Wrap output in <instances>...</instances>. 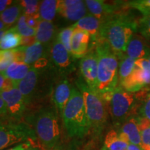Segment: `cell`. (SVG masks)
I'll use <instances>...</instances> for the list:
<instances>
[{"mask_svg": "<svg viewBox=\"0 0 150 150\" xmlns=\"http://www.w3.org/2000/svg\"><path fill=\"white\" fill-rule=\"evenodd\" d=\"M16 61V49L10 50H0V72H4L13 62Z\"/></svg>", "mask_w": 150, "mask_h": 150, "instance_id": "27", "label": "cell"}, {"mask_svg": "<svg viewBox=\"0 0 150 150\" xmlns=\"http://www.w3.org/2000/svg\"><path fill=\"white\" fill-rule=\"evenodd\" d=\"M50 57L52 66L59 74L65 75L74 70V65L72 61L74 58L56 38L52 41L50 46Z\"/></svg>", "mask_w": 150, "mask_h": 150, "instance_id": "8", "label": "cell"}, {"mask_svg": "<svg viewBox=\"0 0 150 150\" xmlns=\"http://www.w3.org/2000/svg\"><path fill=\"white\" fill-rule=\"evenodd\" d=\"M90 40L88 33L75 28L71 41V55L74 59H82L87 54Z\"/></svg>", "mask_w": 150, "mask_h": 150, "instance_id": "17", "label": "cell"}, {"mask_svg": "<svg viewBox=\"0 0 150 150\" xmlns=\"http://www.w3.org/2000/svg\"><path fill=\"white\" fill-rule=\"evenodd\" d=\"M138 31L147 40H150V16H144L138 21Z\"/></svg>", "mask_w": 150, "mask_h": 150, "instance_id": "32", "label": "cell"}, {"mask_svg": "<svg viewBox=\"0 0 150 150\" xmlns=\"http://www.w3.org/2000/svg\"><path fill=\"white\" fill-rule=\"evenodd\" d=\"M127 56L134 60L148 59L150 56V47L141 35L134 33L127 47Z\"/></svg>", "mask_w": 150, "mask_h": 150, "instance_id": "16", "label": "cell"}, {"mask_svg": "<svg viewBox=\"0 0 150 150\" xmlns=\"http://www.w3.org/2000/svg\"><path fill=\"white\" fill-rule=\"evenodd\" d=\"M35 42V37H22V46H30Z\"/></svg>", "mask_w": 150, "mask_h": 150, "instance_id": "41", "label": "cell"}, {"mask_svg": "<svg viewBox=\"0 0 150 150\" xmlns=\"http://www.w3.org/2000/svg\"><path fill=\"white\" fill-rule=\"evenodd\" d=\"M55 32V27L52 22L40 20L36 28L35 41L41 43L43 45H47L53 40Z\"/></svg>", "mask_w": 150, "mask_h": 150, "instance_id": "20", "label": "cell"}, {"mask_svg": "<svg viewBox=\"0 0 150 150\" xmlns=\"http://www.w3.org/2000/svg\"><path fill=\"white\" fill-rule=\"evenodd\" d=\"M135 96L133 93L125 91L118 86L113 91L110 102L107 104L112 121L115 125H123L131 117L135 110Z\"/></svg>", "mask_w": 150, "mask_h": 150, "instance_id": "7", "label": "cell"}, {"mask_svg": "<svg viewBox=\"0 0 150 150\" xmlns=\"http://www.w3.org/2000/svg\"><path fill=\"white\" fill-rule=\"evenodd\" d=\"M129 143L120 138L115 130H110L105 136L102 150H127Z\"/></svg>", "mask_w": 150, "mask_h": 150, "instance_id": "24", "label": "cell"}, {"mask_svg": "<svg viewBox=\"0 0 150 150\" xmlns=\"http://www.w3.org/2000/svg\"><path fill=\"white\" fill-rule=\"evenodd\" d=\"M40 20V16H27V23L30 27L36 29L38 24L39 23V21Z\"/></svg>", "mask_w": 150, "mask_h": 150, "instance_id": "39", "label": "cell"}, {"mask_svg": "<svg viewBox=\"0 0 150 150\" xmlns=\"http://www.w3.org/2000/svg\"><path fill=\"white\" fill-rule=\"evenodd\" d=\"M120 131L127 135L129 143L138 146L141 145V134L136 117H131L129 118L122 125Z\"/></svg>", "mask_w": 150, "mask_h": 150, "instance_id": "21", "label": "cell"}, {"mask_svg": "<svg viewBox=\"0 0 150 150\" xmlns=\"http://www.w3.org/2000/svg\"><path fill=\"white\" fill-rule=\"evenodd\" d=\"M61 117L67 134L70 138H81L91 131L83 95L76 86H72L71 96Z\"/></svg>", "mask_w": 150, "mask_h": 150, "instance_id": "3", "label": "cell"}, {"mask_svg": "<svg viewBox=\"0 0 150 150\" xmlns=\"http://www.w3.org/2000/svg\"><path fill=\"white\" fill-rule=\"evenodd\" d=\"M72 89V86H71L69 81L65 77L60 80L54 87L52 100L58 113L61 117L67 102L70 99Z\"/></svg>", "mask_w": 150, "mask_h": 150, "instance_id": "14", "label": "cell"}, {"mask_svg": "<svg viewBox=\"0 0 150 150\" xmlns=\"http://www.w3.org/2000/svg\"><path fill=\"white\" fill-rule=\"evenodd\" d=\"M148 61H149V63H150V56H149V58H148Z\"/></svg>", "mask_w": 150, "mask_h": 150, "instance_id": "46", "label": "cell"}, {"mask_svg": "<svg viewBox=\"0 0 150 150\" xmlns=\"http://www.w3.org/2000/svg\"><path fill=\"white\" fill-rule=\"evenodd\" d=\"M13 87V82L5 77L2 73L0 72V92L7 91Z\"/></svg>", "mask_w": 150, "mask_h": 150, "instance_id": "34", "label": "cell"}, {"mask_svg": "<svg viewBox=\"0 0 150 150\" xmlns=\"http://www.w3.org/2000/svg\"><path fill=\"white\" fill-rule=\"evenodd\" d=\"M94 43L98 57L97 93L102 96L112 93L118 86L119 59L106 42L98 40Z\"/></svg>", "mask_w": 150, "mask_h": 150, "instance_id": "2", "label": "cell"}, {"mask_svg": "<svg viewBox=\"0 0 150 150\" xmlns=\"http://www.w3.org/2000/svg\"><path fill=\"white\" fill-rule=\"evenodd\" d=\"M29 150H41L40 148L39 147H31V149H29Z\"/></svg>", "mask_w": 150, "mask_h": 150, "instance_id": "45", "label": "cell"}, {"mask_svg": "<svg viewBox=\"0 0 150 150\" xmlns=\"http://www.w3.org/2000/svg\"><path fill=\"white\" fill-rule=\"evenodd\" d=\"M22 9L23 14L27 16H39V7L40 1L36 0H22L20 1Z\"/></svg>", "mask_w": 150, "mask_h": 150, "instance_id": "30", "label": "cell"}, {"mask_svg": "<svg viewBox=\"0 0 150 150\" xmlns=\"http://www.w3.org/2000/svg\"><path fill=\"white\" fill-rule=\"evenodd\" d=\"M75 28L74 26L65 27L64 29H61L58 33L56 38L60 41L63 46L66 48V50L71 54V41L73 33H74Z\"/></svg>", "mask_w": 150, "mask_h": 150, "instance_id": "29", "label": "cell"}, {"mask_svg": "<svg viewBox=\"0 0 150 150\" xmlns=\"http://www.w3.org/2000/svg\"><path fill=\"white\" fill-rule=\"evenodd\" d=\"M140 115L150 120V94L140 110Z\"/></svg>", "mask_w": 150, "mask_h": 150, "instance_id": "35", "label": "cell"}, {"mask_svg": "<svg viewBox=\"0 0 150 150\" xmlns=\"http://www.w3.org/2000/svg\"><path fill=\"white\" fill-rule=\"evenodd\" d=\"M141 134V145L142 150H150V127L140 132Z\"/></svg>", "mask_w": 150, "mask_h": 150, "instance_id": "33", "label": "cell"}, {"mask_svg": "<svg viewBox=\"0 0 150 150\" xmlns=\"http://www.w3.org/2000/svg\"><path fill=\"white\" fill-rule=\"evenodd\" d=\"M7 30H8V29H6V30H1V31H0V41L1 40V39H2L3 36H4V35L5 33L6 32Z\"/></svg>", "mask_w": 150, "mask_h": 150, "instance_id": "44", "label": "cell"}, {"mask_svg": "<svg viewBox=\"0 0 150 150\" xmlns=\"http://www.w3.org/2000/svg\"><path fill=\"white\" fill-rule=\"evenodd\" d=\"M120 60V62L119 70H118V79H119V83H121L134 71L136 67V64H135L136 60L131 59L127 55H124Z\"/></svg>", "mask_w": 150, "mask_h": 150, "instance_id": "26", "label": "cell"}, {"mask_svg": "<svg viewBox=\"0 0 150 150\" xmlns=\"http://www.w3.org/2000/svg\"><path fill=\"white\" fill-rule=\"evenodd\" d=\"M85 4L91 15L99 19L101 22L115 13L122 11V9L128 8L127 1H121L110 4L102 0H86Z\"/></svg>", "mask_w": 150, "mask_h": 150, "instance_id": "11", "label": "cell"}, {"mask_svg": "<svg viewBox=\"0 0 150 150\" xmlns=\"http://www.w3.org/2000/svg\"><path fill=\"white\" fill-rule=\"evenodd\" d=\"M17 61L24 62L29 65H32L37 61L45 56V49L42 44L35 42L30 46H20L16 48Z\"/></svg>", "mask_w": 150, "mask_h": 150, "instance_id": "15", "label": "cell"}, {"mask_svg": "<svg viewBox=\"0 0 150 150\" xmlns=\"http://www.w3.org/2000/svg\"><path fill=\"white\" fill-rule=\"evenodd\" d=\"M22 37L20 35L16 27L8 29L0 41V50H14L22 46Z\"/></svg>", "mask_w": 150, "mask_h": 150, "instance_id": "23", "label": "cell"}, {"mask_svg": "<svg viewBox=\"0 0 150 150\" xmlns=\"http://www.w3.org/2000/svg\"><path fill=\"white\" fill-rule=\"evenodd\" d=\"M79 71L81 79L92 91L97 93L98 57L96 50L91 49L87 54L81 59Z\"/></svg>", "mask_w": 150, "mask_h": 150, "instance_id": "9", "label": "cell"}, {"mask_svg": "<svg viewBox=\"0 0 150 150\" xmlns=\"http://www.w3.org/2000/svg\"><path fill=\"white\" fill-rule=\"evenodd\" d=\"M37 140L35 131L27 123L9 118L0 120V150L27 141Z\"/></svg>", "mask_w": 150, "mask_h": 150, "instance_id": "6", "label": "cell"}, {"mask_svg": "<svg viewBox=\"0 0 150 150\" xmlns=\"http://www.w3.org/2000/svg\"><path fill=\"white\" fill-rule=\"evenodd\" d=\"M33 147H38L35 144V142L27 141L24 142H22V143L18 144V145L14 146V147L9 148V149L6 150H29Z\"/></svg>", "mask_w": 150, "mask_h": 150, "instance_id": "36", "label": "cell"}, {"mask_svg": "<svg viewBox=\"0 0 150 150\" xmlns=\"http://www.w3.org/2000/svg\"><path fill=\"white\" fill-rule=\"evenodd\" d=\"M17 1L8 7L4 12L0 14V20L4 22L7 28L11 27L16 22H18V20L23 14V9L20 1Z\"/></svg>", "mask_w": 150, "mask_h": 150, "instance_id": "22", "label": "cell"}, {"mask_svg": "<svg viewBox=\"0 0 150 150\" xmlns=\"http://www.w3.org/2000/svg\"><path fill=\"white\" fill-rule=\"evenodd\" d=\"M27 16L22 14L17 22L16 29L22 37H35L36 29L30 27L27 23Z\"/></svg>", "mask_w": 150, "mask_h": 150, "instance_id": "28", "label": "cell"}, {"mask_svg": "<svg viewBox=\"0 0 150 150\" xmlns=\"http://www.w3.org/2000/svg\"><path fill=\"white\" fill-rule=\"evenodd\" d=\"M15 2L11 0H0V14Z\"/></svg>", "mask_w": 150, "mask_h": 150, "instance_id": "40", "label": "cell"}, {"mask_svg": "<svg viewBox=\"0 0 150 150\" xmlns=\"http://www.w3.org/2000/svg\"><path fill=\"white\" fill-rule=\"evenodd\" d=\"M50 150H56V149H50Z\"/></svg>", "mask_w": 150, "mask_h": 150, "instance_id": "47", "label": "cell"}, {"mask_svg": "<svg viewBox=\"0 0 150 150\" xmlns=\"http://www.w3.org/2000/svg\"><path fill=\"white\" fill-rule=\"evenodd\" d=\"M59 1L57 0H44L40 1L39 7V16L40 20L52 22L58 13Z\"/></svg>", "mask_w": 150, "mask_h": 150, "instance_id": "25", "label": "cell"}, {"mask_svg": "<svg viewBox=\"0 0 150 150\" xmlns=\"http://www.w3.org/2000/svg\"><path fill=\"white\" fill-rule=\"evenodd\" d=\"M7 117H8V115L6 104L2 97L0 95V120L6 119Z\"/></svg>", "mask_w": 150, "mask_h": 150, "instance_id": "38", "label": "cell"}, {"mask_svg": "<svg viewBox=\"0 0 150 150\" xmlns=\"http://www.w3.org/2000/svg\"><path fill=\"white\" fill-rule=\"evenodd\" d=\"M76 85L83 95L91 131L95 134H99L108 121L107 105L99 94L92 91L82 79L76 81Z\"/></svg>", "mask_w": 150, "mask_h": 150, "instance_id": "5", "label": "cell"}, {"mask_svg": "<svg viewBox=\"0 0 150 150\" xmlns=\"http://www.w3.org/2000/svg\"><path fill=\"white\" fill-rule=\"evenodd\" d=\"M101 24H102V22L99 19L89 14L76 22V23L73 24V26L74 28L83 30L88 33L91 35L92 42L94 43L98 40Z\"/></svg>", "mask_w": 150, "mask_h": 150, "instance_id": "18", "label": "cell"}, {"mask_svg": "<svg viewBox=\"0 0 150 150\" xmlns=\"http://www.w3.org/2000/svg\"><path fill=\"white\" fill-rule=\"evenodd\" d=\"M138 24L131 14L120 11L102 22L98 40L107 43L120 59L125 55L131 38L138 31Z\"/></svg>", "mask_w": 150, "mask_h": 150, "instance_id": "1", "label": "cell"}, {"mask_svg": "<svg viewBox=\"0 0 150 150\" xmlns=\"http://www.w3.org/2000/svg\"><path fill=\"white\" fill-rule=\"evenodd\" d=\"M58 13L70 21L78 22L87 16V7L82 0H61L58 6Z\"/></svg>", "mask_w": 150, "mask_h": 150, "instance_id": "12", "label": "cell"}, {"mask_svg": "<svg viewBox=\"0 0 150 150\" xmlns=\"http://www.w3.org/2000/svg\"><path fill=\"white\" fill-rule=\"evenodd\" d=\"M127 150H142V149H141V147H140V146L133 145V144L129 143V145H128V147H127Z\"/></svg>", "mask_w": 150, "mask_h": 150, "instance_id": "42", "label": "cell"}, {"mask_svg": "<svg viewBox=\"0 0 150 150\" xmlns=\"http://www.w3.org/2000/svg\"><path fill=\"white\" fill-rule=\"evenodd\" d=\"M6 29H8L6 27L5 24H4V22L0 20V31H1V30H6Z\"/></svg>", "mask_w": 150, "mask_h": 150, "instance_id": "43", "label": "cell"}, {"mask_svg": "<svg viewBox=\"0 0 150 150\" xmlns=\"http://www.w3.org/2000/svg\"><path fill=\"white\" fill-rule=\"evenodd\" d=\"M31 67V65H27L24 62L15 61L9 65L4 72L1 73L5 77L11 81L13 83L16 84L27 76Z\"/></svg>", "mask_w": 150, "mask_h": 150, "instance_id": "19", "label": "cell"}, {"mask_svg": "<svg viewBox=\"0 0 150 150\" xmlns=\"http://www.w3.org/2000/svg\"><path fill=\"white\" fill-rule=\"evenodd\" d=\"M59 113L55 106L42 108L35 118L34 131L37 140L46 150L54 149L61 138Z\"/></svg>", "mask_w": 150, "mask_h": 150, "instance_id": "4", "label": "cell"}, {"mask_svg": "<svg viewBox=\"0 0 150 150\" xmlns=\"http://www.w3.org/2000/svg\"><path fill=\"white\" fill-rule=\"evenodd\" d=\"M137 122L140 132L150 127V120L144 117H136Z\"/></svg>", "mask_w": 150, "mask_h": 150, "instance_id": "37", "label": "cell"}, {"mask_svg": "<svg viewBox=\"0 0 150 150\" xmlns=\"http://www.w3.org/2000/svg\"><path fill=\"white\" fill-rule=\"evenodd\" d=\"M0 95L6 104L8 117L20 120L27 110V103L18 88L13 86L11 89L0 92Z\"/></svg>", "mask_w": 150, "mask_h": 150, "instance_id": "10", "label": "cell"}, {"mask_svg": "<svg viewBox=\"0 0 150 150\" xmlns=\"http://www.w3.org/2000/svg\"><path fill=\"white\" fill-rule=\"evenodd\" d=\"M128 8L140 11L144 16H150V0H134L127 1Z\"/></svg>", "mask_w": 150, "mask_h": 150, "instance_id": "31", "label": "cell"}, {"mask_svg": "<svg viewBox=\"0 0 150 150\" xmlns=\"http://www.w3.org/2000/svg\"><path fill=\"white\" fill-rule=\"evenodd\" d=\"M41 70H42L35 69L31 66L27 76L20 82L13 84V86L18 88L22 93L27 105L30 104L35 93V90L40 80Z\"/></svg>", "mask_w": 150, "mask_h": 150, "instance_id": "13", "label": "cell"}]
</instances>
